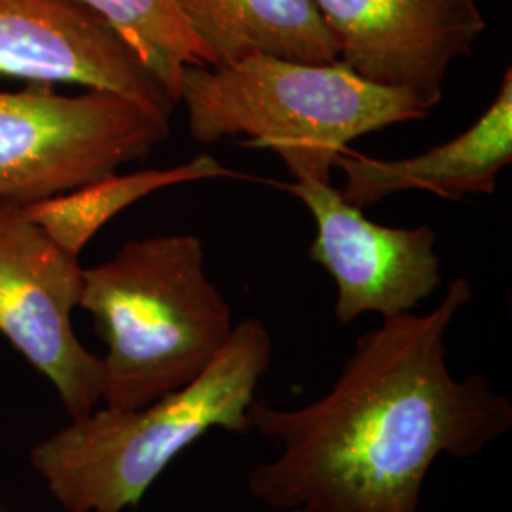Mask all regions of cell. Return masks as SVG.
<instances>
[{"label": "cell", "instance_id": "cell-1", "mask_svg": "<svg viewBox=\"0 0 512 512\" xmlns=\"http://www.w3.org/2000/svg\"><path fill=\"white\" fill-rule=\"evenodd\" d=\"M471 298L458 277L429 313L382 317L313 403L275 408L256 397L251 429L281 452L249 473L251 497L275 512H418L437 459L475 458L503 439L511 401L448 366V330Z\"/></svg>", "mask_w": 512, "mask_h": 512}, {"label": "cell", "instance_id": "cell-2", "mask_svg": "<svg viewBox=\"0 0 512 512\" xmlns=\"http://www.w3.org/2000/svg\"><path fill=\"white\" fill-rule=\"evenodd\" d=\"M272 355L266 325L245 319L190 384L141 408H95L37 444L31 463L65 511L124 512L209 431L253 433L249 406Z\"/></svg>", "mask_w": 512, "mask_h": 512}, {"label": "cell", "instance_id": "cell-3", "mask_svg": "<svg viewBox=\"0 0 512 512\" xmlns=\"http://www.w3.org/2000/svg\"><path fill=\"white\" fill-rule=\"evenodd\" d=\"M82 310L107 346L101 401L141 408L198 378L234 332L232 308L205 272L202 239H131L84 268Z\"/></svg>", "mask_w": 512, "mask_h": 512}, {"label": "cell", "instance_id": "cell-4", "mask_svg": "<svg viewBox=\"0 0 512 512\" xmlns=\"http://www.w3.org/2000/svg\"><path fill=\"white\" fill-rule=\"evenodd\" d=\"M177 101L194 141L211 145L245 135V147L279 154L294 181L323 183L353 139L429 116L412 95L372 84L340 61L268 55L184 67Z\"/></svg>", "mask_w": 512, "mask_h": 512}, {"label": "cell", "instance_id": "cell-5", "mask_svg": "<svg viewBox=\"0 0 512 512\" xmlns=\"http://www.w3.org/2000/svg\"><path fill=\"white\" fill-rule=\"evenodd\" d=\"M169 118L120 95H63L48 84L0 92V203L31 205L147 158Z\"/></svg>", "mask_w": 512, "mask_h": 512}, {"label": "cell", "instance_id": "cell-6", "mask_svg": "<svg viewBox=\"0 0 512 512\" xmlns=\"http://www.w3.org/2000/svg\"><path fill=\"white\" fill-rule=\"evenodd\" d=\"M84 268L23 205L0 203V334L46 376L73 420L101 403L103 365L80 344L71 313Z\"/></svg>", "mask_w": 512, "mask_h": 512}, {"label": "cell", "instance_id": "cell-7", "mask_svg": "<svg viewBox=\"0 0 512 512\" xmlns=\"http://www.w3.org/2000/svg\"><path fill=\"white\" fill-rule=\"evenodd\" d=\"M277 186L304 203L315 219L310 260L323 266L336 285L334 317L340 325L366 313L391 317L416 310L439 289L433 228L376 224L323 181L300 179Z\"/></svg>", "mask_w": 512, "mask_h": 512}, {"label": "cell", "instance_id": "cell-8", "mask_svg": "<svg viewBox=\"0 0 512 512\" xmlns=\"http://www.w3.org/2000/svg\"><path fill=\"white\" fill-rule=\"evenodd\" d=\"M338 61L372 84L401 90L431 112L450 67L486 31L476 0H315Z\"/></svg>", "mask_w": 512, "mask_h": 512}, {"label": "cell", "instance_id": "cell-9", "mask_svg": "<svg viewBox=\"0 0 512 512\" xmlns=\"http://www.w3.org/2000/svg\"><path fill=\"white\" fill-rule=\"evenodd\" d=\"M0 74L114 93L169 120L177 107L128 42L76 0H0Z\"/></svg>", "mask_w": 512, "mask_h": 512}, {"label": "cell", "instance_id": "cell-10", "mask_svg": "<svg viewBox=\"0 0 512 512\" xmlns=\"http://www.w3.org/2000/svg\"><path fill=\"white\" fill-rule=\"evenodd\" d=\"M512 162V71L503 74L492 105L458 137L401 160L340 156V194L365 209L408 190H429L444 198L494 194L497 175Z\"/></svg>", "mask_w": 512, "mask_h": 512}, {"label": "cell", "instance_id": "cell-11", "mask_svg": "<svg viewBox=\"0 0 512 512\" xmlns=\"http://www.w3.org/2000/svg\"><path fill=\"white\" fill-rule=\"evenodd\" d=\"M194 35L232 65L255 55L300 63L338 61V44L315 0H173Z\"/></svg>", "mask_w": 512, "mask_h": 512}, {"label": "cell", "instance_id": "cell-12", "mask_svg": "<svg viewBox=\"0 0 512 512\" xmlns=\"http://www.w3.org/2000/svg\"><path fill=\"white\" fill-rule=\"evenodd\" d=\"M217 177H243L209 154L169 169L107 175L42 202L23 205L27 215L67 253L80 256L97 232L118 213L167 186Z\"/></svg>", "mask_w": 512, "mask_h": 512}, {"label": "cell", "instance_id": "cell-13", "mask_svg": "<svg viewBox=\"0 0 512 512\" xmlns=\"http://www.w3.org/2000/svg\"><path fill=\"white\" fill-rule=\"evenodd\" d=\"M128 42L173 101L184 67L217 65L173 0H76Z\"/></svg>", "mask_w": 512, "mask_h": 512}]
</instances>
